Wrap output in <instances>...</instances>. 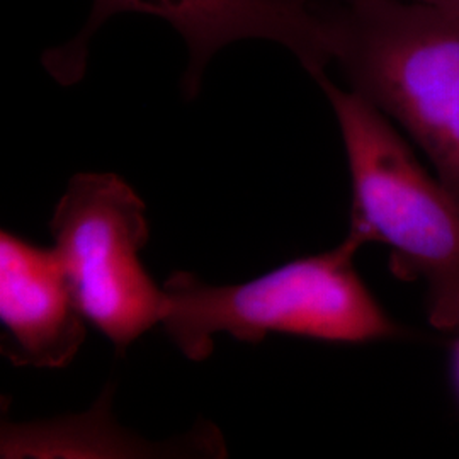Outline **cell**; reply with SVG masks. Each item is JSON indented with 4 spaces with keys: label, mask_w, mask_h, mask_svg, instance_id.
<instances>
[{
    "label": "cell",
    "mask_w": 459,
    "mask_h": 459,
    "mask_svg": "<svg viewBox=\"0 0 459 459\" xmlns=\"http://www.w3.org/2000/svg\"><path fill=\"white\" fill-rule=\"evenodd\" d=\"M327 64L394 119L459 199V4L320 0L310 4Z\"/></svg>",
    "instance_id": "6da1fadb"
},
{
    "label": "cell",
    "mask_w": 459,
    "mask_h": 459,
    "mask_svg": "<svg viewBox=\"0 0 459 459\" xmlns=\"http://www.w3.org/2000/svg\"><path fill=\"white\" fill-rule=\"evenodd\" d=\"M361 244L347 235L327 252L259 278L216 286L189 273L165 281L162 327L191 361H204L220 333L257 344L271 333L362 344L402 333L354 269Z\"/></svg>",
    "instance_id": "3957f363"
},
{
    "label": "cell",
    "mask_w": 459,
    "mask_h": 459,
    "mask_svg": "<svg viewBox=\"0 0 459 459\" xmlns=\"http://www.w3.org/2000/svg\"><path fill=\"white\" fill-rule=\"evenodd\" d=\"M119 14L159 17L181 34L187 48L182 77L186 98H196L203 75L220 49L247 39L273 41L316 75L327 72L320 21L312 5L290 0H92L82 30L48 49L43 64L62 82L79 81L99 30Z\"/></svg>",
    "instance_id": "5b68a950"
},
{
    "label": "cell",
    "mask_w": 459,
    "mask_h": 459,
    "mask_svg": "<svg viewBox=\"0 0 459 459\" xmlns=\"http://www.w3.org/2000/svg\"><path fill=\"white\" fill-rule=\"evenodd\" d=\"M296 5H310L315 2H320V0H290ZM419 2H432V4H459V0H419Z\"/></svg>",
    "instance_id": "9c48e42d"
},
{
    "label": "cell",
    "mask_w": 459,
    "mask_h": 459,
    "mask_svg": "<svg viewBox=\"0 0 459 459\" xmlns=\"http://www.w3.org/2000/svg\"><path fill=\"white\" fill-rule=\"evenodd\" d=\"M453 377H455V385L459 394V341L453 351Z\"/></svg>",
    "instance_id": "ba28073f"
},
{
    "label": "cell",
    "mask_w": 459,
    "mask_h": 459,
    "mask_svg": "<svg viewBox=\"0 0 459 459\" xmlns=\"http://www.w3.org/2000/svg\"><path fill=\"white\" fill-rule=\"evenodd\" d=\"M313 79L327 96L344 142L352 182L347 235L361 246L390 247L394 276L426 282L430 325L459 328L458 197L420 165L388 116L335 85L327 72Z\"/></svg>",
    "instance_id": "7a4b0ae2"
},
{
    "label": "cell",
    "mask_w": 459,
    "mask_h": 459,
    "mask_svg": "<svg viewBox=\"0 0 459 459\" xmlns=\"http://www.w3.org/2000/svg\"><path fill=\"white\" fill-rule=\"evenodd\" d=\"M109 390L100 396L94 409L79 417L58 419L47 424L14 426L2 429V458H133L162 456L160 453H214L223 451L220 436L208 429L187 446L145 443L132 437L117 426L109 411Z\"/></svg>",
    "instance_id": "52a82bcc"
},
{
    "label": "cell",
    "mask_w": 459,
    "mask_h": 459,
    "mask_svg": "<svg viewBox=\"0 0 459 459\" xmlns=\"http://www.w3.org/2000/svg\"><path fill=\"white\" fill-rule=\"evenodd\" d=\"M145 203L116 174H77L49 221L51 247L87 324L119 354L162 324L167 296L140 259Z\"/></svg>",
    "instance_id": "277c9868"
},
{
    "label": "cell",
    "mask_w": 459,
    "mask_h": 459,
    "mask_svg": "<svg viewBox=\"0 0 459 459\" xmlns=\"http://www.w3.org/2000/svg\"><path fill=\"white\" fill-rule=\"evenodd\" d=\"M2 352L14 366L62 369L85 341V316L53 248L0 235Z\"/></svg>",
    "instance_id": "8992f818"
}]
</instances>
